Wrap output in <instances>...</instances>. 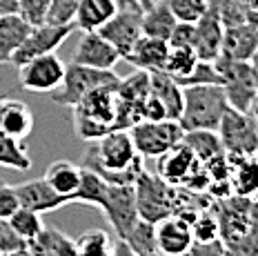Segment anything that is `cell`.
Masks as SVG:
<instances>
[{
    "instance_id": "1",
    "label": "cell",
    "mask_w": 258,
    "mask_h": 256,
    "mask_svg": "<svg viewBox=\"0 0 258 256\" xmlns=\"http://www.w3.org/2000/svg\"><path fill=\"white\" fill-rule=\"evenodd\" d=\"M83 158V167L94 169L111 185H134L145 169V158L138 154L129 130H111L98 141H91Z\"/></svg>"
},
{
    "instance_id": "2",
    "label": "cell",
    "mask_w": 258,
    "mask_h": 256,
    "mask_svg": "<svg viewBox=\"0 0 258 256\" xmlns=\"http://www.w3.org/2000/svg\"><path fill=\"white\" fill-rule=\"evenodd\" d=\"M118 85V83H116ZM116 85H103L85 96L74 109V127L83 141H98L107 132L116 130L118 98Z\"/></svg>"
},
{
    "instance_id": "3",
    "label": "cell",
    "mask_w": 258,
    "mask_h": 256,
    "mask_svg": "<svg viewBox=\"0 0 258 256\" xmlns=\"http://www.w3.org/2000/svg\"><path fill=\"white\" fill-rule=\"evenodd\" d=\"M227 109L229 103L223 85L182 87V111L178 122L185 132H196V130L216 132Z\"/></svg>"
},
{
    "instance_id": "4",
    "label": "cell",
    "mask_w": 258,
    "mask_h": 256,
    "mask_svg": "<svg viewBox=\"0 0 258 256\" xmlns=\"http://www.w3.org/2000/svg\"><path fill=\"white\" fill-rule=\"evenodd\" d=\"M138 216L149 223H158L163 218L176 214V187L165 183L158 174H149L143 169L134 180Z\"/></svg>"
},
{
    "instance_id": "5",
    "label": "cell",
    "mask_w": 258,
    "mask_h": 256,
    "mask_svg": "<svg viewBox=\"0 0 258 256\" xmlns=\"http://www.w3.org/2000/svg\"><path fill=\"white\" fill-rule=\"evenodd\" d=\"M120 78L114 72H105V69L85 67L78 62H69L64 67L62 83L49 94L53 105L60 107H76L80 100L87 96L91 89L103 87V85H116Z\"/></svg>"
},
{
    "instance_id": "6",
    "label": "cell",
    "mask_w": 258,
    "mask_h": 256,
    "mask_svg": "<svg viewBox=\"0 0 258 256\" xmlns=\"http://www.w3.org/2000/svg\"><path fill=\"white\" fill-rule=\"evenodd\" d=\"M214 65L223 76V89L227 96L229 107L236 111L249 114L251 103L256 100L258 89H256V74L251 62H240V60H229L225 56H218Z\"/></svg>"
},
{
    "instance_id": "7",
    "label": "cell",
    "mask_w": 258,
    "mask_h": 256,
    "mask_svg": "<svg viewBox=\"0 0 258 256\" xmlns=\"http://www.w3.org/2000/svg\"><path fill=\"white\" fill-rule=\"evenodd\" d=\"M129 134L143 158H158L171 147L180 145L185 130L178 120H138L129 127Z\"/></svg>"
},
{
    "instance_id": "8",
    "label": "cell",
    "mask_w": 258,
    "mask_h": 256,
    "mask_svg": "<svg viewBox=\"0 0 258 256\" xmlns=\"http://www.w3.org/2000/svg\"><path fill=\"white\" fill-rule=\"evenodd\" d=\"M216 134L227 156L243 158L258 154V125L249 114L229 107L220 120Z\"/></svg>"
},
{
    "instance_id": "9",
    "label": "cell",
    "mask_w": 258,
    "mask_h": 256,
    "mask_svg": "<svg viewBox=\"0 0 258 256\" xmlns=\"http://www.w3.org/2000/svg\"><path fill=\"white\" fill-rule=\"evenodd\" d=\"M214 214H216L218 221V234L229 249L245 236L251 225L254 199H245V196H236V194L216 199L214 201Z\"/></svg>"
},
{
    "instance_id": "10",
    "label": "cell",
    "mask_w": 258,
    "mask_h": 256,
    "mask_svg": "<svg viewBox=\"0 0 258 256\" xmlns=\"http://www.w3.org/2000/svg\"><path fill=\"white\" fill-rule=\"evenodd\" d=\"M98 210L105 214L107 223L111 229L118 234V238H122L132 229V225L138 221V207H136V191L134 185H111L107 187V194L103 203L98 205Z\"/></svg>"
},
{
    "instance_id": "11",
    "label": "cell",
    "mask_w": 258,
    "mask_h": 256,
    "mask_svg": "<svg viewBox=\"0 0 258 256\" xmlns=\"http://www.w3.org/2000/svg\"><path fill=\"white\" fill-rule=\"evenodd\" d=\"M64 62L58 58L56 51L45 56H36L20 65V87L34 94H51L64 76Z\"/></svg>"
},
{
    "instance_id": "12",
    "label": "cell",
    "mask_w": 258,
    "mask_h": 256,
    "mask_svg": "<svg viewBox=\"0 0 258 256\" xmlns=\"http://www.w3.org/2000/svg\"><path fill=\"white\" fill-rule=\"evenodd\" d=\"M74 31V25H49V23H42L31 27L29 36L25 38L23 45L16 49V54L12 56V65L20 67L25 65L27 60L36 56H45L56 51L58 47L62 45L64 40L69 38V34Z\"/></svg>"
},
{
    "instance_id": "13",
    "label": "cell",
    "mask_w": 258,
    "mask_h": 256,
    "mask_svg": "<svg viewBox=\"0 0 258 256\" xmlns=\"http://www.w3.org/2000/svg\"><path fill=\"white\" fill-rule=\"evenodd\" d=\"M141 20H143L141 7H120L114 18L98 29V34L107 42L114 45V49L120 54V58H127L132 47L136 45V40L143 36Z\"/></svg>"
},
{
    "instance_id": "14",
    "label": "cell",
    "mask_w": 258,
    "mask_h": 256,
    "mask_svg": "<svg viewBox=\"0 0 258 256\" xmlns=\"http://www.w3.org/2000/svg\"><path fill=\"white\" fill-rule=\"evenodd\" d=\"M120 60L122 58L114 49V45L107 42L98 31H83L72 58V62L94 69H105V72H114V67Z\"/></svg>"
},
{
    "instance_id": "15",
    "label": "cell",
    "mask_w": 258,
    "mask_h": 256,
    "mask_svg": "<svg viewBox=\"0 0 258 256\" xmlns=\"http://www.w3.org/2000/svg\"><path fill=\"white\" fill-rule=\"evenodd\" d=\"M194 241L191 225L187 218L178 214H171L163 221L156 223V243H158V252L165 256H178L189 252Z\"/></svg>"
},
{
    "instance_id": "16",
    "label": "cell",
    "mask_w": 258,
    "mask_h": 256,
    "mask_svg": "<svg viewBox=\"0 0 258 256\" xmlns=\"http://www.w3.org/2000/svg\"><path fill=\"white\" fill-rule=\"evenodd\" d=\"M256 51H258V25L245 20V23H236L225 27L220 56L229 58V60L249 62Z\"/></svg>"
},
{
    "instance_id": "17",
    "label": "cell",
    "mask_w": 258,
    "mask_h": 256,
    "mask_svg": "<svg viewBox=\"0 0 258 256\" xmlns=\"http://www.w3.org/2000/svg\"><path fill=\"white\" fill-rule=\"evenodd\" d=\"M198 158L194 156V152L185 143L171 147L169 152H165L163 156H158V165H156V174L165 180V183L180 187L185 185V180L191 176V172L198 167Z\"/></svg>"
},
{
    "instance_id": "18",
    "label": "cell",
    "mask_w": 258,
    "mask_h": 256,
    "mask_svg": "<svg viewBox=\"0 0 258 256\" xmlns=\"http://www.w3.org/2000/svg\"><path fill=\"white\" fill-rule=\"evenodd\" d=\"M16 194H18L20 207H27L31 212H38V214H47V212H56L60 207L69 205L67 199L58 196L45 178H34L27 180V183L16 185Z\"/></svg>"
},
{
    "instance_id": "19",
    "label": "cell",
    "mask_w": 258,
    "mask_h": 256,
    "mask_svg": "<svg viewBox=\"0 0 258 256\" xmlns=\"http://www.w3.org/2000/svg\"><path fill=\"white\" fill-rule=\"evenodd\" d=\"M223 31L225 25L218 18L214 9H207V14L196 23V40H194V51L198 60L214 62L223 49Z\"/></svg>"
},
{
    "instance_id": "20",
    "label": "cell",
    "mask_w": 258,
    "mask_h": 256,
    "mask_svg": "<svg viewBox=\"0 0 258 256\" xmlns=\"http://www.w3.org/2000/svg\"><path fill=\"white\" fill-rule=\"evenodd\" d=\"M169 54V42L160 40V38H152V36H141L136 40V45L132 47V51L127 54L125 60L132 65L134 69H143V72H163L165 69V60Z\"/></svg>"
},
{
    "instance_id": "21",
    "label": "cell",
    "mask_w": 258,
    "mask_h": 256,
    "mask_svg": "<svg viewBox=\"0 0 258 256\" xmlns=\"http://www.w3.org/2000/svg\"><path fill=\"white\" fill-rule=\"evenodd\" d=\"M34 125L36 118L29 105L16 98H5L3 109H0V132H5L12 138H18V141H25L34 132Z\"/></svg>"
},
{
    "instance_id": "22",
    "label": "cell",
    "mask_w": 258,
    "mask_h": 256,
    "mask_svg": "<svg viewBox=\"0 0 258 256\" xmlns=\"http://www.w3.org/2000/svg\"><path fill=\"white\" fill-rule=\"evenodd\" d=\"M229 161V187L232 194L254 199L258 194V154L254 156H227Z\"/></svg>"
},
{
    "instance_id": "23",
    "label": "cell",
    "mask_w": 258,
    "mask_h": 256,
    "mask_svg": "<svg viewBox=\"0 0 258 256\" xmlns=\"http://www.w3.org/2000/svg\"><path fill=\"white\" fill-rule=\"evenodd\" d=\"M42 178L58 196L67 199V203L72 205L80 187V178H83V165H74L72 161H53L42 174Z\"/></svg>"
},
{
    "instance_id": "24",
    "label": "cell",
    "mask_w": 258,
    "mask_h": 256,
    "mask_svg": "<svg viewBox=\"0 0 258 256\" xmlns=\"http://www.w3.org/2000/svg\"><path fill=\"white\" fill-rule=\"evenodd\" d=\"M118 0H80L74 16V27L80 31H98L118 14Z\"/></svg>"
},
{
    "instance_id": "25",
    "label": "cell",
    "mask_w": 258,
    "mask_h": 256,
    "mask_svg": "<svg viewBox=\"0 0 258 256\" xmlns=\"http://www.w3.org/2000/svg\"><path fill=\"white\" fill-rule=\"evenodd\" d=\"M149 92L163 103L169 120H178L182 111V87L169 74L154 72L149 74Z\"/></svg>"
},
{
    "instance_id": "26",
    "label": "cell",
    "mask_w": 258,
    "mask_h": 256,
    "mask_svg": "<svg viewBox=\"0 0 258 256\" xmlns=\"http://www.w3.org/2000/svg\"><path fill=\"white\" fill-rule=\"evenodd\" d=\"M29 31L31 25L20 14L0 16V62H12V56L25 42Z\"/></svg>"
},
{
    "instance_id": "27",
    "label": "cell",
    "mask_w": 258,
    "mask_h": 256,
    "mask_svg": "<svg viewBox=\"0 0 258 256\" xmlns=\"http://www.w3.org/2000/svg\"><path fill=\"white\" fill-rule=\"evenodd\" d=\"M27 249L31 256H78L76 241L58 227H45L34 241H29Z\"/></svg>"
},
{
    "instance_id": "28",
    "label": "cell",
    "mask_w": 258,
    "mask_h": 256,
    "mask_svg": "<svg viewBox=\"0 0 258 256\" xmlns=\"http://www.w3.org/2000/svg\"><path fill=\"white\" fill-rule=\"evenodd\" d=\"M178 20L171 14L167 0H154V5L143 12V36H152V38L169 40L171 31H174Z\"/></svg>"
},
{
    "instance_id": "29",
    "label": "cell",
    "mask_w": 258,
    "mask_h": 256,
    "mask_svg": "<svg viewBox=\"0 0 258 256\" xmlns=\"http://www.w3.org/2000/svg\"><path fill=\"white\" fill-rule=\"evenodd\" d=\"M120 241L127 245L129 252L134 256H145V254L158 252V243H156V223L138 218Z\"/></svg>"
},
{
    "instance_id": "30",
    "label": "cell",
    "mask_w": 258,
    "mask_h": 256,
    "mask_svg": "<svg viewBox=\"0 0 258 256\" xmlns=\"http://www.w3.org/2000/svg\"><path fill=\"white\" fill-rule=\"evenodd\" d=\"M182 143L194 152V156L201 163H207L209 158L223 154V145H220V138L216 132L209 130H196V132H185Z\"/></svg>"
},
{
    "instance_id": "31",
    "label": "cell",
    "mask_w": 258,
    "mask_h": 256,
    "mask_svg": "<svg viewBox=\"0 0 258 256\" xmlns=\"http://www.w3.org/2000/svg\"><path fill=\"white\" fill-rule=\"evenodd\" d=\"M0 167L18 169V172H27L31 167V158L25 143L7 136L5 132H0Z\"/></svg>"
},
{
    "instance_id": "32",
    "label": "cell",
    "mask_w": 258,
    "mask_h": 256,
    "mask_svg": "<svg viewBox=\"0 0 258 256\" xmlns=\"http://www.w3.org/2000/svg\"><path fill=\"white\" fill-rule=\"evenodd\" d=\"M107 187H109V183L103 176H98L94 169L83 167V178H80V187L76 191V196H74V203L98 207L107 194Z\"/></svg>"
},
{
    "instance_id": "33",
    "label": "cell",
    "mask_w": 258,
    "mask_h": 256,
    "mask_svg": "<svg viewBox=\"0 0 258 256\" xmlns=\"http://www.w3.org/2000/svg\"><path fill=\"white\" fill-rule=\"evenodd\" d=\"M78 256H114V243L107 229H87L76 238Z\"/></svg>"
},
{
    "instance_id": "34",
    "label": "cell",
    "mask_w": 258,
    "mask_h": 256,
    "mask_svg": "<svg viewBox=\"0 0 258 256\" xmlns=\"http://www.w3.org/2000/svg\"><path fill=\"white\" fill-rule=\"evenodd\" d=\"M7 223L14 227V232L18 234L20 238H25L27 243L34 241V238L38 236L42 229H45L42 214L27 210V207H18V212H14V214L7 218Z\"/></svg>"
},
{
    "instance_id": "35",
    "label": "cell",
    "mask_w": 258,
    "mask_h": 256,
    "mask_svg": "<svg viewBox=\"0 0 258 256\" xmlns=\"http://www.w3.org/2000/svg\"><path fill=\"white\" fill-rule=\"evenodd\" d=\"M198 62V56L191 47H169L167 60H165V74H169L174 81L187 76Z\"/></svg>"
},
{
    "instance_id": "36",
    "label": "cell",
    "mask_w": 258,
    "mask_h": 256,
    "mask_svg": "<svg viewBox=\"0 0 258 256\" xmlns=\"http://www.w3.org/2000/svg\"><path fill=\"white\" fill-rule=\"evenodd\" d=\"M180 87H196V85H223V76L216 69V65L209 60H198L196 67L187 76L176 81Z\"/></svg>"
},
{
    "instance_id": "37",
    "label": "cell",
    "mask_w": 258,
    "mask_h": 256,
    "mask_svg": "<svg viewBox=\"0 0 258 256\" xmlns=\"http://www.w3.org/2000/svg\"><path fill=\"white\" fill-rule=\"evenodd\" d=\"M171 14L178 23H198L207 14V0H167Z\"/></svg>"
},
{
    "instance_id": "38",
    "label": "cell",
    "mask_w": 258,
    "mask_h": 256,
    "mask_svg": "<svg viewBox=\"0 0 258 256\" xmlns=\"http://www.w3.org/2000/svg\"><path fill=\"white\" fill-rule=\"evenodd\" d=\"M191 234H194V241H209V238H218V221L214 210H203L198 212L196 216L191 218Z\"/></svg>"
},
{
    "instance_id": "39",
    "label": "cell",
    "mask_w": 258,
    "mask_h": 256,
    "mask_svg": "<svg viewBox=\"0 0 258 256\" xmlns=\"http://www.w3.org/2000/svg\"><path fill=\"white\" fill-rule=\"evenodd\" d=\"M78 3L80 0H51L49 12H47V23L49 25H74V16H76Z\"/></svg>"
},
{
    "instance_id": "40",
    "label": "cell",
    "mask_w": 258,
    "mask_h": 256,
    "mask_svg": "<svg viewBox=\"0 0 258 256\" xmlns=\"http://www.w3.org/2000/svg\"><path fill=\"white\" fill-rule=\"evenodd\" d=\"M51 0H18V14L23 16L31 27L47 23V12H49Z\"/></svg>"
},
{
    "instance_id": "41",
    "label": "cell",
    "mask_w": 258,
    "mask_h": 256,
    "mask_svg": "<svg viewBox=\"0 0 258 256\" xmlns=\"http://www.w3.org/2000/svg\"><path fill=\"white\" fill-rule=\"evenodd\" d=\"M229 252L234 256H258V210L256 207H254V218H251V225L247 229V234L234 247H229Z\"/></svg>"
},
{
    "instance_id": "42",
    "label": "cell",
    "mask_w": 258,
    "mask_h": 256,
    "mask_svg": "<svg viewBox=\"0 0 258 256\" xmlns=\"http://www.w3.org/2000/svg\"><path fill=\"white\" fill-rule=\"evenodd\" d=\"M27 247H29V243L20 238L7 221H0V252L12 256L16 252H25Z\"/></svg>"
},
{
    "instance_id": "43",
    "label": "cell",
    "mask_w": 258,
    "mask_h": 256,
    "mask_svg": "<svg viewBox=\"0 0 258 256\" xmlns=\"http://www.w3.org/2000/svg\"><path fill=\"white\" fill-rule=\"evenodd\" d=\"M196 40V23H176L174 31L169 36V47H191Z\"/></svg>"
},
{
    "instance_id": "44",
    "label": "cell",
    "mask_w": 258,
    "mask_h": 256,
    "mask_svg": "<svg viewBox=\"0 0 258 256\" xmlns=\"http://www.w3.org/2000/svg\"><path fill=\"white\" fill-rule=\"evenodd\" d=\"M191 256H225L227 254V245L223 238H209V241H191L189 247Z\"/></svg>"
},
{
    "instance_id": "45",
    "label": "cell",
    "mask_w": 258,
    "mask_h": 256,
    "mask_svg": "<svg viewBox=\"0 0 258 256\" xmlns=\"http://www.w3.org/2000/svg\"><path fill=\"white\" fill-rule=\"evenodd\" d=\"M20 201L16 194V187L7 183H0V221H7L14 212H18Z\"/></svg>"
},
{
    "instance_id": "46",
    "label": "cell",
    "mask_w": 258,
    "mask_h": 256,
    "mask_svg": "<svg viewBox=\"0 0 258 256\" xmlns=\"http://www.w3.org/2000/svg\"><path fill=\"white\" fill-rule=\"evenodd\" d=\"M18 14V0H0V16Z\"/></svg>"
},
{
    "instance_id": "47",
    "label": "cell",
    "mask_w": 258,
    "mask_h": 256,
    "mask_svg": "<svg viewBox=\"0 0 258 256\" xmlns=\"http://www.w3.org/2000/svg\"><path fill=\"white\" fill-rule=\"evenodd\" d=\"M249 116L254 118V122L258 125V96H256V100L251 103V107H249Z\"/></svg>"
},
{
    "instance_id": "48",
    "label": "cell",
    "mask_w": 258,
    "mask_h": 256,
    "mask_svg": "<svg viewBox=\"0 0 258 256\" xmlns=\"http://www.w3.org/2000/svg\"><path fill=\"white\" fill-rule=\"evenodd\" d=\"M134 3H136L138 7H141L143 12H145V9H149V7H152V5H154V0H134Z\"/></svg>"
},
{
    "instance_id": "49",
    "label": "cell",
    "mask_w": 258,
    "mask_h": 256,
    "mask_svg": "<svg viewBox=\"0 0 258 256\" xmlns=\"http://www.w3.org/2000/svg\"><path fill=\"white\" fill-rule=\"evenodd\" d=\"M118 3H120V7H138L134 0H118Z\"/></svg>"
},
{
    "instance_id": "50",
    "label": "cell",
    "mask_w": 258,
    "mask_h": 256,
    "mask_svg": "<svg viewBox=\"0 0 258 256\" xmlns=\"http://www.w3.org/2000/svg\"><path fill=\"white\" fill-rule=\"evenodd\" d=\"M249 62H251V67H254V69H256V72H258V51H256V54H254V58H251V60H249Z\"/></svg>"
},
{
    "instance_id": "51",
    "label": "cell",
    "mask_w": 258,
    "mask_h": 256,
    "mask_svg": "<svg viewBox=\"0 0 258 256\" xmlns=\"http://www.w3.org/2000/svg\"><path fill=\"white\" fill-rule=\"evenodd\" d=\"M12 256H31V254H29V249H25V252H16V254H12Z\"/></svg>"
},
{
    "instance_id": "52",
    "label": "cell",
    "mask_w": 258,
    "mask_h": 256,
    "mask_svg": "<svg viewBox=\"0 0 258 256\" xmlns=\"http://www.w3.org/2000/svg\"><path fill=\"white\" fill-rule=\"evenodd\" d=\"M145 256H165V254H160V252H152V254H145Z\"/></svg>"
},
{
    "instance_id": "53",
    "label": "cell",
    "mask_w": 258,
    "mask_h": 256,
    "mask_svg": "<svg viewBox=\"0 0 258 256\" xmlns=\"http://www.w3.org/2000/svg\"><path fill=\"white\" fill-rule=\"evenodd\" d=\"M254 207H256V210H258V194L254 196Z\"/></svg>"
},
{
    "instance_id": "54",
    "label": "cell",
    "mask_w": 258,
    "mask_h": 256,
    "mask_svg": "<svg viewBox=\"0 0 258 256\" xmlns=\"http://www.w3.org/2000/svg\"><path fill=\"white\" fill-rule=\"evenodd\" d=\"M3 103H5V98H3V96H0V109H3Z\"/></svg>"
},
{
    "instance_id": "55",
    "label": "cell",
    "mask_w": 258,
    "mask_h": 256,
    "mask_svg": "<svg viewBox=\"0 0 258 256\" xmlns=\"http://www.w3.org/2000/svg\"><path fill=\"white\" fill-rule=\"evenodd\" d=\"M178 256H191V254H189V252H185V254H178Z\"/></svg>"
},
{
    "instance_id": "56",
    "label": "cell",
    "mask_w": 258,
    "mask_h": 256,
    "mask_svg": "<svg viewBox=\"0 0 258 256\" xmlns=\"http://www.w3.org/2000/svg\"><path fill=\"white\" fill-rule=\"evenodd\" d=\"M225 256H234V254H232V252H229V249H227V254H225Z\"/></svg>"
},
{
    "instance_id": "57",
    "label": "cell",
    "mask_w": 258,
    "mask_h": 256,
    "mask_svg": "<svg viewBox=\"0 0 258 256\" xmlns=\"http://www.w3.org/2000/svg\"><path fill=\"white\" fill-rule=\"evenodd\" d=\"M0 256H9V254H3V252H0Z\"/></svg>"
},
{
    "instance_id": "58",
    "label": "cell",
    "mask_w": 258,
    "mask_h": 256,
    "mask_svg": "<svg viewBox=\"0 0 258 256\" xmlns=\"http://www.w3.org/2000/svg\"><path fill=\"white\" fill-rule=\"evenodd\" d=\"M0 183H3V180H0Z\"/></svg>"
}]
</instances>
